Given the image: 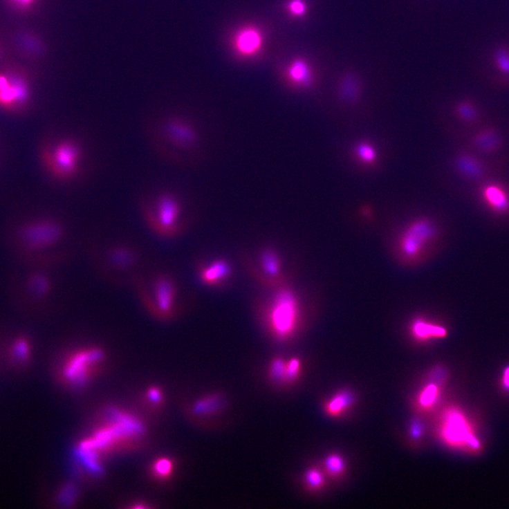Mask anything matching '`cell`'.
Instances as JSON below:
<instances>
[{"mask_svg":"<svg viewBox=\"0 0 509 509\" xmlns=\"http://www.w3.org/2000/svg\"><path fill=\"white\" fill-rule=\"evenodd\" d=\"M325 468L329 475L337 476L344 471L345 463L342 456L336 454H333L326 457L325 460Z\"/></svg>","mask_w":509,"mask_h":509,"instance_id":"cell-26","label":"cell"},{"mask_svg":"<svg viewBox=\"0 0 509 509\" xmlns=\"http://www.w3.org/2000/svg\"><path fill=\"white\" fill-rule=\"evenodd\" d=\"M423 432V425L419 421H415L412 423L410 429L411 436L413 438H420Z\"/></svg>","mask_w":509,"mask_h":509,"instance_id":"cell-35","label":"cell"},{"mask_svg":"<svg viewBox=\"0 0 509 509\" xmlns=\"http://www.w3.org/2000/svg\"><path fill=\"white\" fill-rule=\"evenodd\" d=\"M354 402V397L351 393L342 391L333 396L325 405V410L328 416L336 417L340 416Z\"/></svg>","mask_w":509,"mask_h":509,"instance_id":"cell-19","label":"cell"},{"mask_svg":"<svg viewBox=\"0 0 509 509\" xmlns=\"http://www.w3.org/2000/svg\"><path fill=\"white\" fill-rule=\"evenodd\" d=\"M454 167L458 173L471 181H481L490 174L485 161L473 153L462 151L454 158Z\"/></svg>","mask_w":509,"mask_h":509,"instance_id":"cell-10","label":"cell"},{"mask_svg":"<svg viewBox=\"0 0 509 509\" xmlns=\"http://www.w3.org/2000/svg\"><path fill=\"white\" fill-rule=\"evenodd\" d=\"M261 267L271 278H278L281 275V261L277 253L272 249L264 250L261 257Z\"/></svg>","mask_w":509,"mask_h":509,"instance_id":"cell-20","label":"cell"},{"mask_svg":"<svg viewBox=\"0 0 509 509\" xmlns=\"http://www.w3.org/2000/svg\"><path fill=\"white\" fill-rule=\"evenodd\" d=\"M357 158L364 164H373L377 158L375 148L369 142L358 143L355 148Z\"/></svg>","mask_w":509,"mask_h":509,"instance_id":"cell-25","label":"cell"},{"mask_svg":"<svg viewBox=\"0 0 509 509\" xmlns=\"http://www.w3.org/2000/svg\"><path fill=\"white\" fill-rule=\"evenodd\" d=\"M84 155V147L80 140L75 138H67L60 140L53 151L47 155L46 162L55 177L69 181L78 176Z\"/></svg>","mask_w":509,"mask_h":509,"instance_id":"cell-4","label":"cell"},{"mask_svg":"<svg viewBox=\"0 0 509 509\" xmlns=\"http://www.w3.org/2000/svg\"><path fill=\"white\" fill-rule=\"evenodd\" d=\"M286 362L281 358H274L269 367V374L272 379L278 382H284Z\"/></svg>","mask_w":509,"mask_h":509,"instance_id":"cell-29","label":"cell"},{"mask_svg":"<svg viewBox=\"0 0 509 509\" xmlns=\"http://www.w3.org/2000/svg\"><path fill=\"white\" fill-rule=\"evenodd\" d=\"M360 86L358 80L352 77H346L341 83L340 95L341 100L349 105L355 104L359 98Z\"/></svg>","mask_w":509,"mask_h":509,"instance_id":"cell-21","label":"cell"},{"mask_svg":"<svg viewBox=\"0 0 509 509\" xmlns=\"http://www.w3.org/2000/svg\"><path fill=\"white\" fill-rule=\"evenodd\" d=\"M302 368V361L298 358H291L286 362L284 383H293L299 378Z\"/></svg>","mask_w":509,"mask_h":509,"instance_id":"cell-27","label":"cell"},{"mask_svg":"<svg viewBox=\"0 0 509 509\" xmlns=\"http://www.w3.org/2000/svg\"><path fill=\"white\" fill-rule=\"evenodd\" d=\"M64 232L65 231L59 223L46 220L25 229L24 237L32 246L44 248L58 242L62 238Z\"/></svg>","mask_w":509,"mask_h":509,"instance_id":"cell-8","label":"cell"},{"mask_svg":"<svg viewBox=\"0 0 509 509\" xmlns=\"http://www.w3.org/2000/svg\"><path fill=\"white\" fill-rule=\"evenodd\" d=\"M28 98L25 82L16 75H0V104L11 107L23 104Z\"/></svg>","mask_w":509,"mask_h":509,"instance_id":"cell-11","label":"cell"},{"mask_svg":"<svg viewBox=\"0 0 509 509\" xmlns=\"http://www.w3.org/2000/svg\"><path fill=\"white\" fill-rule=\"evenodd\" d=\"M12 2L19 6L26 7L33 2V0H12Z\"/></svg>","mask_w":509,"mask_h":509,"instance_id":"cell-37","label":"cell"},{"mask_svg":"<svg viewBox=\"0 0 509 509\" xmlns=\"http://www.w3.org/2000/svg\"><path fill=\"white\" fill-rule=\"evenodd\" d=\"M158 140L162 146H169L180 150L194 147L198 142L195 127L185 118L177 115H168L158 124Z\"/></svg>","mask_w":509,"mask_h":509,"instance_id":"cell-6","label":"cell"},{"mask_svg":"<svg viewBox=\"0 0 509 509\" xmlns=\"http://www.w3.org/2000/svg\"><path fill=\"white\" fill-rule=\"evenodd\" d=\"M149 398L151 401L157 402L161 399V394L158 389H152L149 391Z\"/></svg>","mask_w":509,"mask_h":509,"instance_id":"cell-36","label":"cell"},{"mask_svg":"<svg viewBox=\"0 0 509 509\" xmlns=\"http://www.w3.org/2000/svg\"><path fill=\"white\" fill-rule=\"evenodd\" d=\"M408 332L412 339L427 342L447 337L448 331L444 326L424 317H417L410 322Z\"/></svg>","mask_w":509,"mask_h":509,"instance_id":"cell-13","label":"cell"},{"mask_svg":"<svg viewBox=\"0 0 509 509\" xmlns=\"http://www.w3.org/2000/svg\"><path fill=\"white\" fill-rule=\"evenodd\" d=\"M268 325L279 342L289 341L297 333L301 322L299 301L293 290L281 288L275 294L268 313Z\"/></svg>","mask_w":509,"mask_h":509,"instance_id":"cell-2","label":"cell"},{"mask_svg":"<svg viewBox=\"0 0 509 509\" xmlns=\"http://www.w3.org/2000/svg\"><path fill=\"white\" fill-rule=\"evenodd\" d=\"M437 234L435 223L430 219L420 217L414 220L398 239V251L405 260L417 261L436 239Z\"/></svg>","mask_w":509,"mask_h":509,"instance_id":"cell-5","label":"cell"},{"mask_svg":"<svg viewBox=\"0 0 509 509\" xmlns=\"http://www.w3.org/2000/svg\"><path fill=\"white\" fill-rule=\"evenodd\" d=\"M438 393V388L435 384L427 385L420 394V405L424 408L432 407L437 401Z\"/></svg>","mask_w":509,"mask_h":509,"instance_id":"cell-28","label":"cell"},{"mask_svg":"<svg viewBox=\"0 0 509 509\" xmlns=\"http://www.w3.org/2000/svg\"><path fill=\"white\" fill-rule=\"evenodd\" d=\"M288 10L295 16H302L306 12V6L303 0H291Z\"/></svg>","mask_w":509,"mask_h":509,"instance_id":"cell-33","label":"cell"},{"mask_svg":"<svg viewBox=\"0 0 509 509\" xmlns=\"http://www.w3.org/2000/svg\"><path fill=\"white\" fill-rule=\"evenodd\" d=\"M141 211L147 226L157 236L170 239L181 232L182 205L178 198L170 191L159 192L155 196L152 206L143 203Z\"/></svg>","mask_w":509,"mask_h":509,"instance_id":"cell-1","label":"cell"},{"mask_svg":"<svg viewBox=\"0 0 509 509\" xmlns=\"http://www.w3.org/2000/svg\"><path fill=\"white\" fill-rule=\"evenodd\" d=\"M173 469V465L170 460L165 459L158 461L154 465V471L162 476H169Z\"/></svg>","mask_w":509,"mask_h":509,"instance_id":"cell-31","label":"cell"},{"mask_svg":"<svg viewBox=\"0 0 509 509\" xmlns=\"http://www.w3.org/2000/svg\"><path fill=\"white\" fill-rule=\"evenodd\" d=\"M304 481L310 490L316 491L324 486V475L320 469L311 468L306 472Z\"/></svg>","mask_w":509,"mask_h":509,"instance_id":"cell-24","label":"cell"},{"mask_svg":"<svg viewBox=\"0 0 509 509\" xmlns=\"http://www.w3.org/2000/svg\"><path fill=\"white\" fill-rule=\"evenodd\" d=\"M503 384L506 387L509 389V367L505 371L503 377Z\"/></svg>","mask_w":509,"mask_h":509,"instance_id":"cell-38","label":"cell"},{"mask_svg":"<svg viewBox=\"0 0 509 509\" xmlns=\"http://www.w3.org/2000/svg\"><path fill=\"white\" fill-rule=\"evenodd\" d=\"M108 261L118 270H130L137 262L135 250L124 245L111 247L107 252Z\"/></svg>","mask_w":509,"mask_h":509,"instance_id":"cell-17","label":"cell"},{"mask_svg":"<svg viewBox=\"0 0 509 509\" xmlns=\"http://www.w3.org/2000/svg\"><path fill=\"white\" fill-rule=\"evenodd\" d=\"M471 141L475 149L485 155L497 153L504 145L503 136L493 126L482 127L472 136Z\"/></svg>","mask_w":509,"mask_h":509,"instance_id":"cell-14","label":"cell"},{"mask_svg":"<svg viewBox=\"0 0 509 509\" xmlns=\"http://www.w3.org/2000/svg\"><path fill=\"white\" fill-rule=\"evenodd\" d=\"M263 38L260 30L254 27H245L240 30L235 37V46L239 53L251 55L259 51Z\"/></svg>","mask_w":509,"mask_h":509,"instance_id":"cell-16","label":"cell"},{"mask_svg":"<svg viewBox=\"0 0 509 509\" xmlns=\"http://www.w3.org/2000/svg\"><path fill=\"white\" fill-rule=\"evenodd\" d=\"M28 352V346L25 341L21 340L16 343L14 347V353L18 358L24 360L27 357Z\"/></svg>","mask_w":509,"mask_h":509,"instance_id":"cell-34","label":"cell"},{"mask_svg":"<svg viewBox=\"0 0 509 509\" xmlns=\"http://www.w3.org/2000/svg\"><path fill=\"white\" fill-rule=\"evenodd\" d=\"M232 269L225 260H216L199 270V278L203 283L216 286L226 281L232 275Z\"/></svg>","mask_w":509,"mask_h":509,"instance_id":"cell-15","label":"cell"},{"mask_svg":"<svg viewBox=\"0 0 509 509\" xmlns=\"http://www.w3.org/2000/svg\"><path fill=\"white\" fill-rule=\"evenodd\" d=\"M454 112L460 120L468 124H474L480 119L479 109L469 101L459 102L454 108Z\"/></svg>","mask_w":509,"mask_h":509,"instance_id":"cell-23","label":"cell"},{"mask_svg":"<svg viewBox=\"0 0 509 509\" xmlns=\"http://www.w3.org/2000/svg\"><path fill=\"white\" fill-rule=\"evenodd\" d=\"M289 80L296 86L308 89L313 84V74L306 62L302 59L292 62L288 71Z\"/></svg>","mask_w":509,"mask_h":509,"instance_id":"cell-18","label":"cell"},{"mask_svg":"<svg viewBox=\"0 0 509 509\" xmlns=\"http://www.w3.org/2000/svg\"><path fill=\"white\" fill-rule=\"evenodd\" d=\"M498 68L504 73L509 74V52L505 49L497 51L495 55Z\"/></svg>","mask_w":509,"mask_h":509,"instance_id":"cell-30","label":"cell"},{"mask_svg":"<svg viewBox=\"0 0 509 509\" xmlns=\"http://www.w3.org/2000/svg\"><path fill=\"white\" fill-rule=\"evenodd\" d=\"M479 196L488 207L499 214L509 212V191L497 182H486L479 189Z\"/></svg>","mask_w":509,"mask_h":509,"instance_id":"cell-12","label":"cell"},{"mask_svg":"<svg viewBox=\"0 0 509 509\" xmlns=\"http://www.w3.org/2000/svg\"><path fill=\"white\" fill-rule=\"evenodd\" d=\"M104 359L105 352L101 346H81L75 349L68 358L64 373L74 383L80 385L86 378L89 373L103 362Z\"/></svg>","mask_w":509,"mask_h":509,"instance_id":"cell-7","label":"cell"},{"mask_svg":"<svg viewBox=\"0 0 509 509\" xmlns=\"http://www.w3.org/2000/svg\"><path fill=\"white\" fill-rule=\"evenodd\" d=\"M140 289V299L148 312L156 320L167 322L172 320L176 312L178 288L175 280L166 273H158L153 277L151 292Z\"/></svg>","mask_w":509,"mask_h":509,"instance_id":"cell-3","label":"cell"},{"mask_svg":"<svg viewBox=\"0 0 509 509\" xmlns=\"http://www.w3.org/2000/svg\"><path fill=\"white\" fill-rule=\"evenodd\" d=\"M442 434L444 438L452 443H466L474 448L479 445V442L470 434L464 418L455 410L450 411L445 415Z\"/></svg>","mask_w":509,"mask_h":509,"instance_id":"cell-9","label":"cell"},{"mask_svg":"<svg viewBox=\"0 0 509 509\" xmlns=\"http://www.w3.org/2000/svg\"><path fill=\"white\" fill-rule=\"evenodd\" d=\"M32 288L39 295H45L49 289V282L44 276L36 277L32 282Z\"/></svg>","mask_w":509,"mask_h":509,"instance_id":"cell-32","label":"cell"},{"mask_svg":"<svg viewBox=\"0 0 509 509\" xmlns=\"http://www.w3.org/2000/svg\"><path fill=\"white\" fill-rule=\"evenodd\" d=\"M222 405L221 397L216 394L210 395L199 400L194 407L196 415L208 416L218 411Z\"/></svg>","mask_w":509,"mask_h":509,"instance_id":"cell-22","label":"cell"}]
</instances>
